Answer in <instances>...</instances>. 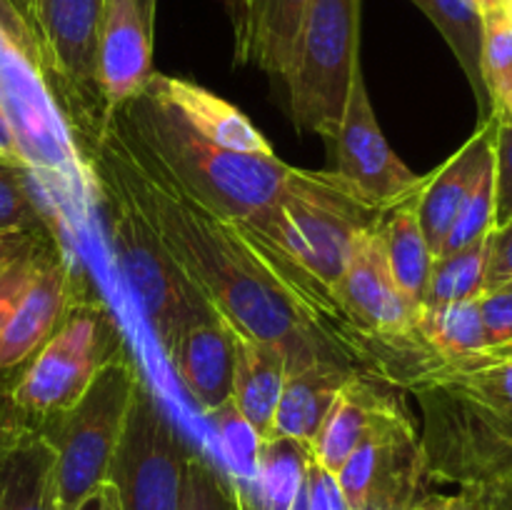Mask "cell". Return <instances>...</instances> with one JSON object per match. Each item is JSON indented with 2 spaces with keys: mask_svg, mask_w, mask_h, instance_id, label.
Returning a JSON list of instances; mask_svg holds the SVG:
<instances>
[{
  "mask_svg": "<svg viewBox=\"0 0 512 510\" xmlns=\"http://www.w3.org/2000/svg\"><path fill=\"white\" fill-rule=\"evenodd\" d=\"M290 510H308V503H305V485H303V490L298 493V498H295L293 508Z\"/></svg>",
  "mask_w": 512,
  "mask_h": 510,
  "instance_id": "46",
  "label": "cell"
},
{
  "mask_svg": "<svg viewBox=\"0 0 512 510\" xmlns=\"http://www.w3.org/2000/svg\"><path fill=\"white\" fill-rule=\"evenodd\" d=\"M100 183L143 213L185 278L233 330L285 355L290 370L318 360L355 365L365 338L350 328L330 290L253 225L215 213L135 153L108 120L90 153Z\"/></svg>",
  "mask_w": 512,
  "mask_h": 510,
  "instance_id": "1",
  "label": "cell"
},
{
  "mask_svg": "<svg viewBox=\"0 0 512 510\" xmlns=\"http://www.w3.org/2000/svg\"><path fill=\"white\" fill-rule=\"evenodd\" d=\"M208 418L213 423L215 435H218L220 448H223L225 458L233 468L230 478L240 480V483L253 478L260 448H263V438L255 433V428L243 418V413L235 408L233 400H225L223 405L210 410Z\"/></svg>",
  "mask_w": 512,
  "mask_h": 510,
  "instance_id": "33",
  "label": "cell"
},
{
  "mask_svg": "<svg viewBox=\"0 0 512 510\" xmlns=\"http://www.w3.org/2000/svg\"><path fill=\"white\" fill-rule=\"evenodd\" d=\"M493 140L495 115H490L485 123L478 125V130L470 135L468 143L448 163H443L435 173L425 178L415 210H418L420 228H423L425 243H428L433 258L443 250L450 228L458 218L460 205H463L465 195L473 188L480 168L493 155Z\"/></svg>",
  "mask_w": 512,
  "mask_h": 510,
  "instance_id": "20",
  "label": "cell"
},
{
  "mask_svg": "<svg viewBox=\"0 0 512 510\" xmlns=\"http://www.w3.org/2000/svg\"><path fill=\"white\" fill-rule=\"evenodd\" d=\"M333 143L335 163H338L335 173L348 180L375 208L388 210L423 190L428 175H415L388 145L375 118L360 68L355 70L343 120Z\"/></svg>",
  "mask_w": 512,
  "mask_h": 510,
  "instance_id": "14",
  "label": "cell"
},
{
  "mask_svg": "<svg viewBox=\"0 0 512 510\" xmlns=\"http://www.w3.org/2000/svg\"><path fill=\"white\" fill-rule=\"evenodd\" d=\"M143 378L123 348L95 373L78 403L48 418L43 435L55 450L58 510H85L108 483L110 463Z\"/></svg>",
  "mask_w": 512,
  "mask_h": 510,
  "instance_id": "6",
  "label": "cell"
},
{
  "mask_svg": "<svg viewBox=\"0 0 512 510\" xmlns=\"http://www.w3.org/2000/svg\"><path fill=\"white\" fill-rule=\"evenodd\" d=\"M0 163H15V158L3 148V145H0Z\"/></svg>",
  "mask_w": 512,
  "mask_h": 510,
  "instance_id": "47",
  "label": "cell"
},
{
  "mask_svg": "<svg viewBox=\"0 0 512 510\" xmlns=\"http://www.w3.org/2000/svg\"><path fill=\"white\" fill-rule=\"evenodd\" d=\"M8 3L13 5V8L23 15L25 23L30 25V18H33V0H8Z\"/></svg>",
  "mask_w": 512,
  "mask_h": 510,
  "instance_id": "44",
  "label": "cell"
},
{
  "mask_svg": "<svg viewBox=\"0 0 512 510\" xmlns=\"http://www.w3.org/2000/svg\"><path fill=\"white\" fill-rule=\"evenodd\" d=\"M178 510H240L233 478L223 473L208 455L190 450Z\"/></svg>",
  "mask_w": 512,
  "mask_h": 510,
  "instance_id": "31",
  "label": "cell"
},
{
  "mask_svg": "<svg viewBox=\"0 0 512 510\" xmlns=\"http://www.w3.org/2000/svg\"><path fill=\"white\" fill-rule=\"evenodd\" d=\"M0 145H3L5 150H8L10 155L15 158V163H18V155H15V140H13V130H10L8 120H5L3 115V108H0ZM20 165V163H18Z\"/></svg>",
  "mask_w": 512,
  "mask_h": 510,
  "instance_id": "43",
  "label": "cell"
},
{
  "mask_svg": "<svg viewBox=\"0 0 512 510\" xmlns=\"http://www.w3.org/2000/svg\"><path fill=\"white\" fill-rule=\"evenodd\" d=\"M233 393L230 400L263 440L275 438V413L283 393L285 355L263 340L233 330Z\"/></svg>",
  "mask_w": 512,
  "mask_h": 510,
  "instance_id": "23",
  "label": "cell"
},
{
  "mask_svg": "<svg viewBox=\"0 0 512 510\" xmlns=\"http://www.w3.org/2000/svg\"><path fill=\"white\" fill-rule=\"evenodd\" d=\"M360 0H313L283 80L300 130L335 140L358 60Z\"/></svg>",
  "mask_w": 512,
  "mask_h": 510,
  "instance_id": "7",
  "label": "cell"
},
{
  "mask_svg": "<svg viewBox=\"0 0 512 510\" xmlns=\"http://www.w3.org/2000/svg\"><path fill=\"white\" fill-rule=\"evenodd\" d=\"M418 338L440 360L470 358L490 350L478 298L423 305L418 315Z\"/></svg>",
  "mask_w": 512,
  "mask_h": 510,
  "instance_id": "28",
  "label": "cell"
},
{
  "mask_svg": "<svg viewBox=\"0 0 512 510\" xmlns=\"http://www.w3.org/2000/svg\"><path fill=\"white\" fill-rule=\"evenodd\" d=\"M153 13L155 0H105L95 85L108 115L143 93L153 78Z\"/></svg>",
  "mask_w": 512,
  "mask_h": 510,
  "instance_id": "15",
  "label": "cell"
},
{
  "mask_svg": "<svg viewBox=\"0 0 512 510\" xmlns=\"http://www.w3.org/2000/svg\"><path fill=\"white\" fill-rule=\"evenodd\" d=\"M380 213L335 170L288 168L278 200L253 228L330 290L355 240L375 228Z\"/></svg>",
  "mask_w": 512,
  "mask_h": 510,
  "instance_id": "4",
  "label": "cell"
},
{
  "mask_svg": "<svg viewBox=\"0 0 512 510\" xmlns=\"http://www.w3.org/2000/svg\"><path fill=\"white\" fill-rule=\"evenodd\" d=\"M310 453L288 438L263 440L258 465L253 478L240 483L233 480L238 490L240 510H290L295 498L305 485V465Z\"/></svg>",
  "mask_w": 512,
  "mask_h": 510,
  "instance_id": "25",
  "label": "cell"
},
{
  "mask_svg": "<svg viewBox=\"0 0 512 510\" xmlns=\"http://www.w3.org/2000/svg\"><path fill=\"white\" fill-rule=\"evenodd\" d=\"M413 3L428 15L430 23L440 30L458 58L478 100L480 123H485L493 115V103L483 75V15L470 0H413Z\"/></svg>",
  "mask_w": 512,
  "mask_h": 510,
  "instance_id": "27",
  "label": "cell"
},
{
  "mask_svg": "<svg viewBox=\"0 0 512 510\" xmlns=\"http://www.w3.org/2000/svg\"><path fill=\"white\" fill-rule=\"evenodd\" d=\"M410 390L423 410L425 470L430 480L485 490L512 478V410L445 380Z\"/></svg>",
  "mask_w": 512,
  "mask_h": 510,
  "instance_id": "5",
  "label": "cell"
},
{
  "mask_svg": "<svg viewBox=\"0 0 512 510\" xmlns=\"http://www.w3.org/2000/svg\"><path fill=\"white\" fill-rule=\"evenodd\" d=\"M418 195L420 193L410 195V198L395 203L393 208L383 210L375 228H378L385 260H388L393 278L398 280V285L410 300L423 305L433 253H430L428 243H425L418 210H415Z\"/></svg>",
  "mask_w": 512,
  "mask_h": 510,
  "instance_id": "26",
  "label": "cell"
},
{
  "mask_svg": "<svg viewBox=\"0 0 512 510\" xmlns=\"http://www.w3.org/2000/svg\"><path fill=\"white\" fill-rule=\"evenodd\" d=\"M145 90L210 143L245 155H263V158L275 155L263 133L233 103L210 93L203 85L153 73Z\"/></svg>",
  "mask_w": 512,
  "mask_h": 510,
  "instance_id": "19",
  "label": "cell"
},
{
  "mask_svg": "<svg viewBox=\"0 0 512 510\" xmlns=\"http://www.w3.org/2000/svg\"><path fill=\"white\" fill-rule=\"evenodd\" d=\"M495 218V185H493V155L488 163L480 168L478 178H475L473 188L465 195L463 205L458 210L453 228H450L448 240H445L440 255L453 253V250L465 248V245L475 243V240L485 238L493 230ZM438 258V255H435Z\"/></svg>",
  "mask_w": 512,
  "mask_h": 510,
  "instance_id": "34",
  "label": "cell"
},
{
  "mask_svg": "<svg viewBox=\"0 0 512 510\" xmlns=\"http://www.w3.org/2000/svg\"><path fill=\"white\" fill-rule=\"evenodd\" d=\"M330 293L350 328L368 340V360L375 345L423 343L418 338V315L423 305L410 300L390 273L378 228L365 230L355 240L348 263Z\"/></svg>",
  "mask_w": 512,
  "mask_h": 510,
  "instance_id": "13",
  "label": "cell"
},
{
  "mask_svg": "<svg viewBox=\"0 0 512 510\" xmlns=\"http://www.w3.org/2000/svg\"><path fill=\"white\" fill-rule=\"evenodd\" d=\"M488 240H475L465 248L433 258L425 283L423 305L460 303L480 298L485 290V265H488Z\"/></svg>",
  "mask_w": 512,
  "mask_h": 510,
  "instance_id": "29",
  "label": "cell"
},
{
  "mask_svg": "<svg viewBox=\"0 0 512 510\" xmlns=\"http://www.w3.org/2000/svg\"><path fill=\"white\" fill-rule=\"evenodd\" d=\"M190 450L158 395L140 378L108 473L120 510H178Z\"/></svg>",
  "mask_w": 512,
  "mask_h": 510,
  "instance_id": "11",
  "label": "cell"
},
{
  "mask_svg": "<svg viewBox=\"0 0 512 510\" xmlns=\"http://www.w3.org/2000/svg\"><path fill=\"white\" fill-rule=\"evenodd\" d=\"M358 375H363L358 368L333 360H318L308 368L290 370L285 375L278 413H275V438L295 440L310 453L315 435L328 418L335 398Z\"/></svg>",
  "mask_w": 512,
  "mask_h": 510,
  "instance_id": "22",
  "label": "cell"
},
{
  "mask_svg": "<svg viewBox=\"0 0 512 510\" xmlns=\"http://www.w3.org/2000/svg\"><path fill=\"white\" fill-rule=\"evenodd\" d=\"M493 185H495V218L493 228L512 220V123L495 115L493 140Z\"/></svg>",
  "mask_w": 512,
  "mask_h": 510,
  "instance_id": "35",
  "label": "cell"
},
{
  "mask_svg": "<svg viewBox=\"0 0 512 510\" xmlns=\"http://www.w3.org/2000/svg\"><path fill=\"white\" fill-rule=\"evenodd\" d=\"M55 230V220L38 195L28 170L18 163H0V240Z\"/></svg>",
  "mask_w": 512,
  "mask_h": 510,
  "instance_id": "30",
  "label": "cell"
},
{
  "mask_svg": "<svg viewBox=\"0 0 512 510\" xmlns=\"http://www.w3.org/2000/svg\"><path fill=\"white\" fill-rule=\"evenodd\" d=\"M485 85H488L490 103H493V115L512 123V60L485 75Z\"/></svg>",
  "mask_w": 512,
  "mask_h": 510,
  "instance_id": "39",
  "label": "cell"
},
{
  "mask_svg": "<svg viewBox=\"0 0 512 510\" xmlns=\"http://www.w3.org/2000/svg\"><path fill=\"white\" fill-rule=\"evenodd\" d=\"M480 510H512V478L485 490H465Z\"/></svg>",
  "mask_w": 512,
  "mask_h": 510,
  "instance_id": "40",
  "label": "cell"
},
{
  "mask_svg": "<svg viewBox=\"0 0 512 510\" xmlns=\"http://www.w3.org/2000/svg\"><path fill=\"white\" fill-rule=\"evenodd\" d=\"M48 245L40 238V230L0 240V330L8 323L20 293Z\"/></svg>",
  "mask_w": 512,
  "mask_h": 510,
  "instance_id": "32",
  "label": "cell"
},
{
  "mask_svg": "<svg viewBox=\"0 0 512 510\" xmlns=\"http://www.w3.org/2000/svg\"><path fill=\"white\" fill-rule=\"evenodd\" d=\"M73 303V270L58 243L48 245L0 330V373L28 363L58 330Z\"/></svg>",
  "mask_w": 512,
  "mask_h": 510,
  "instance_id": "16",
  "label": "cell"
},
{
  "mask_svg": "<svg viewBox=\"0 0 512 510\" xmlns=\"http://www.w3.org/2000/svg\"><path fill=\"white\" fill-rule=\"evenodd\" d=\"M470 3H473L475 8L480 10V15H483V13H490V10L500 8V5H503V0H470Z\"/></svg>",
  "mask_w": 512,
  "mask_h": 510,
  "instance_id": "45",
  "label": "cell"
},
{
  "mask_svg": "<svg viewBox=\"0 0 512 510\" xmlns=\"http://www.w3.org/2000/svg\"><path fill=\"white\" fill-rule=\"evenodd\" d=\"M0 510H58L55 450L33 425H0Z\"/></svg>",
  "mask_w": 512,
  "mask_h": 510,
  "instance_id": "21",
  "label": "cell"
},
{
  "mask_svg": "<svg viewBox=\"0 0 512 510\" xmlns=\"http://www.w3.org/2000/svg\"><path fill=\"white\" fill-rule=\"evenodd\" d=\"M478 303L490 348H512V280L485 290Z\"/></svg>",
  "mask_w": 512,
  "mask_h": 510,
  "instance_id": "36",
  "label": "cell"
},
{
  "mask_svg": "<svg viewBox=\"0 0 512 510\" xmlns=\"http://www.w3.org/2000/svg\"><path fill=\"white\" fill-rule=\"evenodd\" d=\"M413 510H480L478 503L470 498L465 490H460L458 495H433L420 500Z\"/></svg>",
  "mask_w": 512,
  "mask_h": 510,
  "instance_id": "41",
  "label": "cell"
},
{
  "mask_svg": "<svg viewBox=\"0 0 512 510\" xmlns=\"http://www.w3.org/2000/svg\"><path fill=\"white\" fill-rule=\"evenodd\" d=\"M125 145L225 218L255 225L278 200L288 163L225 150L195 133L148 90L110 115Z\"/></svg>",
  "mask_w": 512,
  "mask_h": 510,
  "instance_id": "3",
  "label": "cell"
},
{
  "mask_svg": "<svg viewBox=\"0 0 512 510\" xmlns=\"http://www.w3.org/2000/svg\"><path fill=\"white\" fill-rule=\"evenodd\" d=\"M98 188L115 265L165 350L190 320L213 313V308L185 278L143 213L110 185L98 180Z\"/></svg>",
  "mask_w": 512,
  "mask_h": 510,
  "instance_id": "8",
  "label": "cell"
},
{
  "mask_svg": "<svg viewBox=\"0 0 512 510\" xmlns=\"http://www.w3.org/2000/svg\"><path fill=\"white\" fill-rule=\"evenodd\" d=\"M500 8H503V13L512 20V0H503V5H500Z\"/></svg>",
  "mask_w": 512,
  "mask_h": 510,
  "instance_id": "48",
  "label": "cell"
},
{
  "mask_svg": "<svg viewBox=\"0 0 512 510\" xmlns=\"http://www.w3.org/2000/svg\"><path fill=\"white\" fill-rule=\"evenodd\" d=\"M180 385L205 415L233 393V328L218 313L190 320L163 350Z\"/></svg>",
  "mask_w": 512,
  "mask_h": 510,
  "instance_id": "17",
  "label": "cell"
},
{
  "mask_svg": "<svg viewBox=\"0 0 512 510\" xmlns=\"http://www.w3.org/2000/svg\"><path fill=\"white\" fill-rule=\"evenodd\" d=\"M305 503L308 510H348L335 475L313 458L305 465Z\"/></svg>",
  "mask_w": 512,
  "mask_h": 510,
  "instance_id": "37",
  "label": "cell"
},
{
  "mask_svg": "<svg viewBox=\"0 0 512 510\" xmlns=\"http://www.w3.org/2000/svg\"><path fill=\"white\" fill-rule=\"evenodd\" d=\"M103 5L105 0H33L30 18L55 98L88 160L110 120L95 85Z\"/></svg>",
  "mask_w": 512,
  "mask_h": 510,
  "instance_id": "9",
  "label": "cell"
},
{
  "mask_svg": "<svg viewBox=\"0 0 512 510\" xmlns=\"http://www.w3.org/2000/svg\"><path fill=\"white\" fill-rule=\"evenodd\" d=\"M385 400H388V395L375 390V385H370L365 375L350 380L340 390L328 418L320 425L313 448H310V458L323 465L328 473H338L348 455L358 448L365 430L370 428L375 413Z\"/></svg>",
  "mask_w": 512,
  "mask_h": 510,
  "instance_id": "24",
  "label": "cell"
},
{
  "mask_svg": "<svg viewBox=\"0 0 512 510\" xmlns=\"http://www.w3.org/2000/svg\"><path fill=\"white\" fill-rule=\"evenodd\" d=\"M310 3L313 0H225L235 60L255 65L270 78H288Z\"/></svg>",
  "mask_w": 512,
  "mask_h": 510,
  "instance_id": "18",
  "label": "cell"
},
{
  "mask_svg": "<svg viewBox=\"0 0 512 510\" xmlns=\"http://www.w3.org/2000/svg\"><path fill=\"white\" fill-rule=\"evenodd\" d=\"M512 280V220L490 230L488 265H485V290ZM483 290V293H485Z\"/></svg>",
  "mask_w": 512,
  "mask_h": 510,
  "instance_id": "38",
  "label": "cell"
},
{
  "mask_svg": "<svg viewBox=\"0 0 512 510\" xmlns=\"http://www.w3.org/2000/svg\"><path fill=\"white\" fill-rule=\"evenodd\" d=\"M0 108L18 163L53 213L55 228H83L100 205L98 178L55 98L33 30L8 0H0Z\"/></svg>",
  "mask_w": 512,
  "mask_h": 510,
  "instance_id": "2",
  "label": "cell"
},
{
  "mask_svg": "<svg viewBox=\"0 0 512 510\" xmlns=\"http://www.w3.org/2000/svg\"><path fill=\"white\" fill-rule=\"evenodd\" d=\"M335 480L348 510H413L430 495L420 435L390 395Z\"/></svg>",
  "mask_w": 512,
  "mask_h": 510,
  "instance_id": "12",
  "label": "cell"
},
{
  "mask_svg": "<svg viewBox=\"0 0 512 510\" xmlns=\"http://www.w3.org/2000/svg\"><path fill=\"white\" fill-rule=\"evenodd\" d=\"M85 510H120L118 495H115L113 485L105 483L103 488H100V493L95 495L88 505H85Z\"/></svg>",
  "mask_w": 512,
  "mask_h": 510,
  "instance_id": "42",
  "label": "cell"
},
{
  "mask_svg": "<svg viewBox=\"0 0 512 510\" xmlns=\"http://www.w3.org/2000/svg\"><path fill=\"white\" fill-rule=\"evenodd\" d=\"M120 348L110 310L98 300H73L58 330L25 363L10 400L20 413L53 418L78 403L95 373Z\"/></svg>",
  "mask_w": 512,
  "mask_h": 510,
  "instance_id": "10",
  "label": "cell"
}]
</instances>
